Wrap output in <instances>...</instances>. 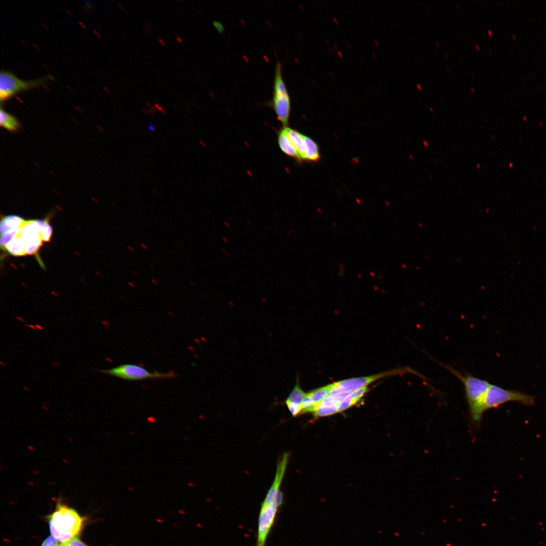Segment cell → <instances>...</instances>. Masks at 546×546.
<instances>
[{"label":"cell","instance_id":"cell-1","mask_svg":"<svg viewBox=\"0 0 546 546\" xmlns=\"http://www.w3.org/2000/svg\"><path fill=\"white\" fill-rule=\"evenodd\" d=\"M46 518L51 535L62 542L80 536L86 519L76 510L60 502L57 504L55 511Z\"/></svg>","mask_w":546,"mask_h":546},{"label":"cell","instance_id":"cell-2","mask_svg":"<svg viewBox=\"0 0 546 546\" xmlns=\"http://www.w3.org/2000/svg\"><path fill=\"white\" fill-rule=\"evenodd\" d=\"M442 366L463 384L471 420L474 426H480L483 414L482 403L491 384L470 374H462L450 366Z\"/></svg>","mask_w":546,"mask_h":546},{"label":"cell","instance_id":"cell-3","mask_svg":"<svg viewBox=\"0 0 546 546\" xmlns=\"http://www.w3.org/2000/svg\"><path fill=\"white\" fill-rule=\"evenodd\" d=\"M274 110L284 127L288 124L291 111V99L282 75V65L277 60L273 83L272 98L266 103Z\"/></svg>","mask_w":546,"mask_h":546},{"label":"cell","instance_id":"cell-4","mask_svg":"<svg viewBox=\"0 0 546 546\" xmlns=\"http://www.w3.org/2000/svg\"><path fill=\"white\" fill-rule=\"evenodd\" d=\"M509 401L519 402L530 406L535 403V399L533 396L521 391L505 389L490 384L482 401L481 411L483 414L488 410L496 408Z\"/></svg>","mask_w":546,"mask_h":546},{"label":"cell","instance_id":"cell-5","mask_svg":"<svg viewBox=\"0 0 546 546\" xmlns=\"http://www.w3.org/2000/svg\"><path fill=\"white\" fill-rule=\"evenodd\" d=\"M51 76L25 80L19 78L14 74L5 70L0 73V100L6 101L23 91L39 87L52 80Z\"/></svg>","mask_w":546,"mask_h":546},{"label":"cell","instance_id":"cell-6","mask_svg":"<svg viewBox=\"0 0 546 546\" xmlns=\"http://www.w3.org/2000/svg\"><path fill=\"white\" fill-rule=\"evenodd\" d=\"M99 371L106 375L130 381L169 379L176 376V374L173 372H152L142 367L131 363L123 364L110 369Z\"/></svg>","mask_w":546,"mask_h":546},{"label":"cell","instance_id":"cell-7","mask_svg":"<svg viewBox=\"0 0 546 546\" xmlns=\"http://www.w3.org/2000/svg\"><path fill=\"white\" fill-rule=\"evenodd\" d=\"M407 373L417 375L425 381V382H427L426 378L421 374L411 368L404 367L369 377L351 378L334 383V386L331 394L339 391L351 393L357 389L367 386L369 383L378 379L388 376L402 375Z\"/></svg>","mask_w":546,"mask_h":546},{"label":"cell","instance_id":"cell-8","mask_svg":"<svg viewBox=\"0 0 546 546\" xmlns=\"http://www.w3.org/2000/svg\"><path fill=\"white\" fill-rule=\"evenodd\" d=\"M48 222L47 218L26 220L20 233L25 244L26 255L35 254L40 248L43 241L41 231Z\"/></svg>","mask_w":546,"mask_h":546},{"label":"cell","instance_id":"cell-9","mask_svg":"<svg viewBox=\"0 0 546 546\" xmlns=\"http://www.w3.org/2000/svg\"><path fill=\"white\" fill-rule=\"evenodd\" d=\"M289 139L294 146L299 160H306V145L303 134L291 128L284 127Z\"/></svg>","mask_w":546,"mask_h":546},{"label":"cell","instance_id":"cell-10","mask_svg":"<svg viewBox=\"0 0 546 546\" xmlns=\"http://www.w3.org/2000/svg\"><path fill=\"white\" fill-rule=\"evenodd\" d=\"M278 140L280 149L285 154L299 160L298 154L284 127L279 132Z\"/></svg>","mask_w":546,"mask_h":546},{"label":"cell","instance_id":"cell-11","mask_svg":"<svg viewBox=\"0 0 546 546\" xmlns=\"http://www.w3.org/2000/svg\"><path fill=\"white\" fill-rule=\"evenodd\" d=\"M21 229L18 234L6 245L5 250L14 256L26 255L24 241L20 236Z\"/></svg>","mask_w":546,"mask_h":546},{"label":"cell","instance_id":"cell-12","mask_svg":"<svg viewBox=\"0 0 546 546\" xmlns=\"http://www.w3.org/2000/svg\"><path fill=\"white\" fill-rule=\"evenodd\" d=\"M0 125L10 131H16L20 128L17 119L2 108L0 110Z\"/></svg>","mask_w":546,"mask_h":546},{"label":"cell","instance_id":"cell-13","mask_svg":"<svg viewBox=\"0 0 546 546\" xmlns=\"http://www.w3.org/2000/svg\"><path fill=\"white\" fill-rule=\"evenodd\" d=\"M306 145V160L316 161L320 158L318 148L316 144L310 138L304 136Z\"/></svg>","mask_w":546,"mask_h":546},{"label":"cell","instance_id":"cell-14","mask_svg":"<svg viewBox=\"0 0 546 546\" xmlns=\"http://www.w3.org/2000/svg\"><path fill=\"white\" fill-rule=\"evenodd\" d=\"M334 386V384L333 383L309 392L313 402L315 404L318 403L325 398L330 395L332 393Z\"/></svg>","mask_w":546,"mask_h":546},{"label":"cell","instance_id":"cell-15","mask_svg":"<svg viewBox=\"0 0 546 546\" xmlns=\"http://www.w3.org/2000/svg\"><path fill=\"white\" fill-rule=\"evenodd\" d=\"M305 394V393L300 387L298 380H297L295 386L286 401L301 405V402Z\"/></svg>","mask_w":546,"mask_h":546},{"label":"cell","instance_id":"cell-16","mask_svg":"<svg viewBox=\"0 0 546 546\" xmlns=\"http://www.w3.org/2000/svg\"><path fill=\"white\" fill-rule=\"evenodd\" d=\"M3 219L8 226L13 231L21 229L26 222V220L16 215H8Z\"/></svg>","mask_w":546,"mask_h":546},{"label":"cell","instance_id":"cell-17","mask_svg":"<svg viewBox=\"0 0 546 546\" xmlns=\"http://www.w3.org/2000/svg\"><path fill=\"white\" fill-rule=\"evenodd\" d=\"M337 406L323 407L320 406L316 404V407L313 412L314 415L315 417H324L334 414L338 412Z\"/></svg>","mask_w":546,"mask_h":546},{"label":"cell","instance_id":"cell-18","mask_svg":"<svg viewBox=\"0 0 546 546\" xmlns=\"http://www.w3.org/2000/svg\"><path fill=\"white\" fill-rule=\"evenodd\" d=\"M359 400L352 398L350 393L338 404L337 406L338 412H342L349 408L353 404H355Z\"/></svg>","mask_w":546,"mask_h":546},{"label":"cell","instance_id":"cell-19","mask_svg":"<svg viewBox=\"0 0 546 546\" xmlns=\"http://www.w3.org/2000/svg\"><path fill=\"white\" fill-rule=\"evenodd\" d=\"M20 229L1 236L0 245L2 249L5 250L6 245L18 234Z\"/></svg>","mask_w":546,"mask_h":546},{"label":"cell","instance_id":"cell-20","mask_svg":"<svg viewBox=\"0 0 546 546\" xmlns=\"http://www.w3.org/2000/svg\"><path fill=\"white\" fill-rule=\"evenodd\" d=\"M52 227L49 223L42 229L41 231V236L43 241H50L52 236Z\"/></svg>","mask_w":546,"mask_h":546},{"label":"cell","instance_id":"cell-21","mask_svg":"<svg viewBox=\"0 0 546 546\" xmlns=\"http://www.w3.org/2000/svg\"><path fill=\"white\" fill-rule=\"evenodd\" d=\"M286 404L291 413L293 417L297 416L300 413H301L302 407L301 405H299L294 403L290 402L285 401Z\"/></svg>","mask_w":546,"mask_h":546},{"label":"cell","instance_id":"cell-22","mask_svg":"<svg viewBox=\"0 0 546 546\" xmlns=\"http://www.w3.org/2000/svg\"><path fill=\"white\" fill-rule=\"evenodd\" d=\"M60 546H88L80 538L79 536H76L67 541L62 542Z\"/></svg>","mask_w":546,"mask_h":546},{"label":"cell","instance_id":"cell-23","mask_svg":"<svg viewBox=\"0 0 546 546\" xmlns=\"http://www.w3.org/2000/svg\"><path fill=\"white\" fill-rule=\"evenodd\" d=\"M368 388L367 386L357 389L350 393V395L352 398H355L358 400H359L360 398L363 396V395L367 392Z\"/></svg>","mask_w":546,"mask_h":546},{"label":"cell","instance_id":"cell-24","mask_svg":"<svg viewBox=\"0 0 546 546\" xmlns=\"http://www.w3.org/2000/svg\"><path fill=\"white\" fill-rule=\"evenodd\" d=\"M58 541L51 535L42 541L40 546H59Z\"/></svg>","mask_w":546,"mask_h":546},{"label":"cell","instance_id":"cell-25","mask_svg":"<svg viewBox=\"0 0 546 546\" xmlns=\"http://www.w3.org/2000/svg\"><path fill=\"white\" fill-rule=\"evenodd\" d=\"M213 25L215 26V27L217 29V30L219 32H220V33L222 32V29H223V26H222V25H221V24L220 22L215 21L213 22Z\"/></svg>","mask_w":546,"mask_h":546},{"label":"cell","instance_id":"cell-26","mask_svg":"<svg viewBox=\"0 0 546 546\" xmlns=\"http://www.w3.org/2000/svg\"><path fill=\"white\" fill-rule=\"evenodd\" d=\"M155 107L157 109V110L159 111L160 112H162L163 114L165 113V112H166L165 110L162 106L159 105V104H155Z\"/></svg>","mask_w":546,"mask_h":546},{"label":"cell","instance_id":"cell-27","mask_svg":"<svg viewBox=\"0 0 546 546\" xmlns=\"http://www.w3.org/2000/svg\"><path fill=\"white\" fill-rule=\"evenodd\" d=\"M146 104H147V106H148V107H149V108H150V109H152V110H153V111H154V112H156V111H157V109H156V108H155V107H154V106H152V105L151 104H150V103H149L148 102H146Z\"/></svg>","mask_w":546,"mask_h":546},{"label":"cell","instance_id":"cell-28","mask_svg":"<svg viewBox=\"0 0 546 546\" xmlns=\"http://www.w3.org/2000/svg\"><path fill=\"white\" fill-rule=\"evenodd\" d=\"M175 38H176V40H177V41H178V42L179 43H183V39H182V38H181V37H179V36H178V35H175Z\"/></svg>","mask_w":546,"mask_h":546},{"label":"cell","instance_id":"cell-29","mask_svg":"<svg viewBox=\"0 0 546 546\" xmlns=\"http://www.w3.org/2000/svg\"><path fill=\"white\" fill-rule=\"evenodd\" d=\"M150 281L154 285H157L158 284V281L155 279H151Z\"/></svg>","mask_w":546,"mask_h":546},{"label":"cell","instance_id":"cell-30","mask_svg":"<svg viewBox=\"0 0 546 546\" xmlns=\"http://www.w3.org/2000/svg\"><path fill=\"white\" fill-rule=\"evenodd\" d=\"M141 247H142V248H143V249H144V250H148V248H149L148 246H147V245L146 244H144V243H141Z\"/></svg>","mask_w":546,"mask_h":546},{"label":"cell","instance_id":"cell-31","mask_svg":"<svg viewBox=\"0 0 546 546\" xmlns=\"http://www.w3.org/2000/svg\"><path fill=\"white\" fill-rule=\"evenodd\" d=\"M127 250H128L129 251H130V252H134V251H135V250H134V248H133V247H132V246H127Z\"/></svg>","mask_w":546,"mask_h":546},{"label":"cell","instance_id":"cell-32","mask_svg":"<svg viewBox=\"0 0 546 546\" xmlns=\"http://www.w3.org/2000/svg\"><path fill=\"white\" fill-rule=\"evenodd\" d=\"M128 285H129V286L130 287H132V288H135V287H136V285H135V284L134 283L132 282H131V281H129V282H128Z\"/></svg>","mask_w":546,"mask_h":546},{"label":"cell","instance_id":"cell-33","mask_svg":"<svg viewBox=\"0 0 546 546\" xmlns=\"http://www.w3.org/2000/svg\"><path fill=\"white\" fill-rule=\"evenodd\" d=\"M149 129L155 132V128L154 127V126L151 123L149 124Z\"/></svg>","mask_w":546,"mask_h":546},{"label":"cell","instance_id":"cell-34","mask_svg":"<svg viewBox=\"0 0 546 546\" xmlns=\"http://www.w3.org/2000/svg\"><path fill=\"white\" fill-rule=\"evenodd\" d=\"M159 41L160 42V43H161V44H162V46H163V47H165V46H166V44H165V42H164V40H163L162 39H159Z\"/></svg>","mask_w":546,"mask_h":546},{"label":"cell","instance_id":"cell-35","mask_svg":"<svg viewBox=\"0 0 546 546\" xmlns=\"http://www.w3.org/2000/svg\"><path fill=\"white\" fill-rule=\"evenodd\" d=\"M148 112H149V113H150L151 114H152V115H154V111L153 110H152V109H151L149 108V109H148Z\"/></svg>","mask_w":546,"mask_h":546},{"label":"cell","instance_id":"cell-36","mask_svg":"<svg viewBox=\"0 0 546 546\" xmlns=\"http://www.w3.org/2000/svg\"><path fill=\"white\" fill-rule=\"evenodd\" d=\"M132 274L135 277H139L140 276V274L137 271H133L132 272Z\"/></svg>","mask_w":546,"mask_h":546},{"label":"cell","instance_id":"cell-37","mask_svg":"<svg viewBox=\"0 0 546 546\" xmlns=\"http://www.w3.org/2000/svg\"><path fill=\"white\" fill-rule=\"evenodd\" d=\"M152 191L155 194H158V192L156 189H153Z\"/></svg>","mask_w":546,"mask_h":546},{"label":"cell","instance_id":"cell-38","mask_svg":"<svg viewBox=\"0 0 546 546\" xmlns=\"http://www.w3.org/2000/svg\"><path fill=\"white\" fill-rule=\"evenodd\" d=\"M146 25L148 27V28H150V29H151L152 28L151 25L149 23H146Z\"/></svg>","mask_w":546,"mask_h":546},{"label":"cell","instance_id":"cell-39","mask_svg":"<svg viewBox=\"0 0 546 546\" xmlns=\"http://www.w3.org/2000/svg\"><path fill=\"white\" fill-rule=\"evenodd\" d=\"M142 110L145 113V114H148V111H147L145 109L143 108Z\"/></svg>","mask_w":546,"mask_h":546},{"label":"cell","instance_id":"cell-40","mask_svg":"<svg viewBox=\"0 0 546 546\" xmlns=\"http://www.w3.org/2000/svg\"><path fill=\"white\" fill-rule=\"evenodd\" d=\"M190 284L192 285V286H195V283H194L192 281H190Z\"/></svg>","mask_w":546,"mask_h":546},{"label":"cell","instance_id":"cell-41","mask_svg":"<svg viewBox=\"0 0 546 546\" xmlns=\"http://www.w3.org/2000/svg\"><path fill=\"white\" fill-rule=\"evenodd\" d=\"M59 546H60V545Z\"/></svg>","mask_w":546,"mask_h":546}]
</instances>
